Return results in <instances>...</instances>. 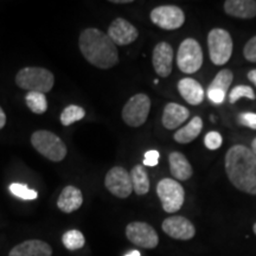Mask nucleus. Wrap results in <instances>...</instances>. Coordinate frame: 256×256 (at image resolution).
Returning <instances> with one entry per match:
<instances>
[{"label": "nucleus", "instance_id": "f257e3e1", "mask_svg": "<svg viewBox=\"0 0 256 256\" xmlns=\"http://www.w3.org/2000/svg\"><path fill=\"white\" fill-rule=\"evenodd\" d=\"M226 172L238 190L256 194V156L244 145H235L226 152Z\"/></svg>", "mask_w": 256, "mask_h": 256}, {"label": "nucleus", "instance_id": "f03ea898", "mask_svg": "<svg viewBox=\"0 0 256 256\" xmlns=\"http://www.w3.org/2000/svg\"><path fill=\"white\" fill-rule=\"evenodd\" d=\"M78 46L83 57L98 69H110L119 63L118 48L104 32L95 28L81 32Z\"/></svg>", "mask_w": 256, "mask_h": 256}, {"label": "nucleus", "instance_id": "7ed1b4c3", "mask_svg": "<svg viewBox=\"0 0 256 256\" xmlns=\"http://www.w3.org/2000/svg\"><path fill=\"white\" fill-rule=\"evenodd\" d=\"M16 83L19 88L28 92H49L55 84L54 74L40 66H26L16 75Z\"/></svg>", "mask_w": 256, "mask_h": 256}, {"label": "nucleus", "instance_id": "20e7f679", "mask_svg": "<svg viewBox=\"0 0 256 256\" xmlns=\"http://www.w3.org/2000/svg\"><path fill=\"white\" fill-rule=\"evenodd\" d=\"M31 144L40 154L51 162H62L68 153L66 144L62 142V139L50 130H36L31 136Z\"/></svg>", "mask_w": 256, "mask_h": 256}, {"label": "nucleus", "instance_id": "39448f33", "mask_svg": "<svg viewBox=\"0 0 256 256\" xmlns=\"http://www.w3.org/2000/svg\"><path fill=\"white\" fill-rule=\"evenodd\" d=\"M232 36L223 28H212L208 34L210 60L215 66H223L228 62L232 54Z\"/></svg>", "mask_w": 256, "mask_h": 256}, {"label": "nucleus", "instance_id": "423d86ee", "mask_svg": "<svg viewBox=\"0 0 256 256\" xmlns=\"http://www.w3.org/2000/svg\"><path fill=\"white\" fill-rule=\"evenodd\" d=\"M156 194L162 202V209L168 214L177 212L184 204V188L174 179H162L156 185Z\"/></svg>", "mask_w": 256, "mask_h": 256}, {"label": "nucleus", "instance_id": "0eeeda50", "mask_svg": "<svg viewBox=\"0 0 256 256\" xmlns=\"http://www.w3.org/2000/svg\"><path fill=\"white\" fill-rule=\"evenodd\" d=\"M203 51L194 38H186L180 43L177 52V66L184 74H194L202 68Z\"/></svg>", "mask_w": 256, "mask_h": 256}, {"label": "nucleus", "instance_id": "6e6552de", "mask_svg": "<svg viewBox=\"0 0 256 256\" xmlns=\"http://www.w3.org/2000/svg\"><path fill=\"white\" fill-rule=\"evenodd\" d=\"M151 110V100L146 94H136L122 108L124 122L130 127H140L146 122Z\"/></svg>", "mask_w": 256, "mask_h": 256}, {"label": "nucleus", "instance_id": "1a4fd4ad", "mask_svg": "<svg viewBox=\"0 0 256 256\" xmlns=\"http://www.w3.org/2000/svg\"><path fill=\"white\" fill-rule=\"evenodd\" d=\"M150 18L156 26L168 31L182 28L185 22L183 10L174 5H162L153 8Z\"/></svg>", "mask_w": 256, "mask_h": 256}, {"label": "nucleus", "instance_id": "9d476101", "mask_svg": "<svg viewBox=\"0 0 256 256\" xmlns=\"http://www.w3.org/2000/svg\"><path fill=\"white\" fill-rule=\"evenodd\" d=\"M104 186L118 198H127L133 191L132 179L126 168L115 166L110 168L104 178Z\"/></svg>", "mask_w": 256, "mask_h": 256}, {"label": "nucleus", "instance_id": "9b49d317", "mask_svg": "<svg viewBox=\"0 0 256 256\" xmlns=\"http://www.w3.org/2000/svg\"><path fill=\"white\" fill-rule=\"evenodd\" d=\"M126 236L136 246L153 249L158 246L159 236L150 224L145 222H132L126 226Z\"/></svg>", "mask_w": 256, "mask_h": 256}, {"label": "nucleus", "instance_id": "f8f14e48", "mask_svg": "<svg viewBox=\"0 0 256 256\" xmlns=\"http://www.w3.org/2000/svg\"><path fill=\"white\" fill-rule=\"evenodd\" d=\"M162 226L166 235L182 241H188L196 235V228L194 224L183 216L168 217L162 222Z\"/></svg>", "mask_w": 256, "mask_h": 256}, {"label": "nucleus", "instance_id": "ddd939ff", "mask_svg": "<svg viewBox=\"0 0 256 256\" xmlns=\"http://www.w3.org/2000/svg\"><path fill=\"white\" fill-rule=\"evenodd\" d=\"M107 34L115 46H128L139 37L136 28L124 18H116L108 28Z\"/></svg>", "mask_w": 256, "mask_h": 256}, {"label": "nucleus", "instance_id": "4468645a", "mask_svg": "<svg viewBox=\"0 0 256 256\" xmlns=\"http://www.w3.org/2000/svg\"><path fill=\"white\" fill-rule=\"evenodd\" d=\"M174 63V49L166 42H160L153 49L152 64L156 72L160 78H165L172 72Z\"/></svg>", "mask_w": 256, "mask_h": 256}, {"label": "nucleus", "instance_id": "2eb2a0df", "mask_svg": "<svg viewBox=\"0 0 256 256\" xmlns=\"http://www.w3.org/2000/svg\"><path fill=\"white\" fill-rule=\"evenodd\" d=\"M52 248L40 240H28L11 249L8 256H51Z\"/></svg>", "mask_w": 256, "mask_h": 256}, {"label": "nucleus", "instance_id": "dca6fc26", "mask_svg": "<svg viewBox=\"0 0 256 256\" xmlns=\"http://www.w3.org/2000/svg\"><path fill=\"white\" fill-rule=\"evenodd\" d=\"M83 204V196L80 188L68 185L60 192L57 206L64 214H72L74 211L78 210Z\"/></svg>", "mask_w": 256, "mask_h": 256}, {"label": "nucleus", "instance_id": "f3484780", "mask_svg": "<svg viewBox=\"0 0 256 256\" xmlns=\"http://www.w3.org/2000/svg\"><path fill=\"white\" fill-rule=\"evenodd\" d=\"M188 115L190 113L183 106L170 102L164 108L162 122L166 130H174L188 119Z\"/></svg>", "mask_w": 256, "mask_h": 256}, {"label": "nucleus", "instance_id": "a211bd4d", "mask_svg": "<svg viewBox=\"0 0 256 256\" xmlns=\"http://www.w3.org/2000/svg\"><path fill=\"white\" fill-rule=\"evenodd\" d=\"M178 92L188 104L192 106L200 104L204 100V90L196 80L185 78L178 82Z\"/></svg>", "mask_w": 256, "mask_h": 256}, {"label": "nucleus", "instance_id": "6ab92c4d", "mask_svg": "<svg viewBox=\"0 0 256 256\" xmlns=\"http://www.w3.org/2000/svg\"><path fill=\"white\" fill-rule=\"evenodd\" d=\"M224 11L235 18L252 19L256 17L255 0H226L224 2Z\"/></svg>", "mask_w": 256, "mask_h": 256}, {"label": "nucleus", "instance_id": "aec40b11", "mask_svg": "<svg viewBox=\"0 0 256 256\" xmlns=\"http://www.w3.org/2000/svg\"><path fill=\"white\" fill-rule=\"evenodd\" d=\"M170 171L178 180H188L192 176V166L180 152H172L168 156Z\"/></svg>", "mask_w": 256, "mask_h": 256}, {"label": "nucleus", "instance_id": "412c9836", "mask_svg": "<svg viewBox=\"0 0 256 256\" xmlns=\"http://www.w3.org/2000/svg\"><path fill=\"white\" fill-rule=\"evenodd\" d=\"M202 128H203V121L200 116H194L186 126L179 128L177 132L174 133V138L178 144H188L194 142L200 136Z\"/></svg>", "mask_w": 256, "mask_h": 256}, {"label": "nucleus", "instance_id": "4be33fe9", "mask_svg": "<svg viewBox=\"0 0 256 256\" xmlns=\"http://www.w3.org/2000/svg\"><path fill=\"white\" fill-rule=\"evenodd\" d=\"M130 179H132L133 190L138 196H144L150 191V178L146 170L142 165L134 166L130 171Z\"/></svg>", "mask_w": 256, "mask_h": 256}, {"label": "nucleus", "instance_id": "5701e85b", "mask_svg": "<svg viewBox=\"0 0 256 256\" xmlns=\"http://www.w3.org/2000/svg\"><path fill=\"white\" fill-rule=\"evenodd\" d=\"M25 102L30 110L34 114H44L48 110L46 96L43 92H28L25 96Z\"/></svg>", "mask_w": 256, "mask_h": 256}, {"label": "nucleus", "instance_id": "b1692460", "mask_svg": "<svg viewBox=\"0 0 256 256\" xmlns=\"http://www.w3.org/2000/svg\"><path fill=\"white\" fill-rule=\"evenodd\" d=\"M84 116H86V110H83L82 107L72 104L64 108L62 114H60V124L66 127V126H70V124L74 122H76V121L82 120Z\"/></svg>", "mask_w": 256, "mask_h": 256}, {"label": "nucleus", "instance_id": "393cba45", "mask_svg": "<svg viewBox=\"0 0 256 256\" xmlns=\"http://www.w3.org/2000/svg\"><path fill=\"white\" fill-rule=\"evenodd\" d=\"M63 244L68 250H78L84 247L86 238L83 234L78 230H69V232H64L62 238Z\"/></svg>", "mask_w": 256, "mask_h": 256}, {"label": "nucleus", "instance_id": "a878e982", "mask_svg": "<svg viewBox=\"0 0 256 256\" xmlns=\"http://www.w3.org/2000/svg\"><path fill=\"white\" fill-rule=\"evenodd\" d=\"M234 81V74L232 70L229 69H223L218 72V74L215 76L214 81L211 82L209 86V89H218V90H222L226 94L228 89L232 86Z\"/></svg>", "mask_w": 256, "mask_h": 256}, {"label": "nucleus", "instance_id": "bb28decb", "mask_svg": "<svg viewBox=\"0 0 256 256\" xmlns=\"http://www.w3.org/2000/svg\"><path fill=\"white\" fill-rule=\"evenodd\" d=\"M10 192L16 197L20 198V200H36L38 197V192L32 190V188H28L26 185L24 184H18V183H14L10 185Z\"/></svg>", "mask_w": 256, "mask_h": 256}, {"label": "nucleus", "instance_id": "cd10ccee", "mask_svg": "<svg viewBox=\"0 0 256 256\" xmlns=\"http://www.w3.org/2000/svg\"><path fill=\"white\" fill-rule=\"evenodd\" d=\"M241 98H247L249 100H255L256 95L252 87L249 86H238L230 92L229 94V101L230 104H235L236 101L240 100Z\"/></svg>", "mask_w": 256, "mask_h": 256}, {"label": "nucleus", "instance_id": "c85d7f7f", "mask_svg": "<svg viewBox=\"0 0 256 256\" xmlns=\"http://www.w3.org/2000/svg\"><path fill=\"white\" fill-rule=\"evenodd\" d=\"M222 136L218 132H210L208 133L204 138V144H206V148L209 150H218L222 145Z\"/></svg>", "mask_w": 256, "mask_h": 256}, {"label": "nucleus", "instance_id": "c756f323", "mask_svg": "<svg viewBox=\"0 0 256 256\" xmlns=\"http://www.w3.org/2000/svg\"><path fill=\"white\" fill-rule=\"evenodd\" d=\"M243 56L250 63H256V36L250 38L244 48H243Z\"/></svg>", "mask_w": 256, "mask_h": 256}, {"label": "nucleus", "instance_id": "7c9ffc66", "mask_svg": "<svg viewBox=\"0 0 256 256\" xmlns=\"http://www.w3.org/2000/svg\"><path fill=\"white\" fill-rule=\"evenodd\" d=\"M240 122L243 126H247L252 130H256V114L255 113H242L238 118Z\"/></svg>", "mask_w": 256, "mask_h": 256}, {"label": "nucleus", "instance_id": "2f4dec72", "mask_svg": "<svg viewBox=\"0 0 256 256\" xmlns=\"http://www.w3.org/2000/svg\"><path fill=\"white\" fill-rule=\"evenodd\" d=\"M158 162H159L158 151H156V150H151V151H147L145 153V159H144V165L145 166L154 168V166L158 165Z\"/></svg>", "mask_w": 256, "mask_h": 256}, {"label": "nucleus", "instance_id": "473e14b6", "mask_svg": "<svg viewBox=\"0 0 256 256\" xmlns=\"http://www.w3.org/2000/svg\"><path fill=\"white\" fill-rule=\"evenodd\" d=\"M208 96H209L211 102L218 104H222L224 98H226V92L218 90V89H208Z\"/></svg>", "mask_w": 256, "mask_h": 256}, {"label": "nucleus", "instance_id": "72a5a7b5", "mask_svg": "<svg viewBox=\"0 0 256 256\" xmlns=\"http://www.w3.org/2000/svg\"><path fill=\"white\" fill-rule=\"evenodd\" d=\"M5 124H6V114L5 112L2 110V108L0 107V130L4 128Z\"/></svg>", "mask_w": 256, "mask_h": 256}, {"label": "nucleus", "instance_id": "f704fd0d", "mask_svg": "<svg viewBox=\"0 0 256 256\" xmlns=\"http://www.w3.org/2000/svg\"><path fill=\"white\" fill-rule=\"evenodd\" d=\"M248 80L256 86V69L250 70V72H248Z\"/></svg>", "mask_w": 256, "mask_h": 256}, {"label": "nucleus", "instance_id": "c9c22d12", "mask_svg": "<svg viewBox=\"0 0 256 256\" xmlns=\"http://www.w3.org/2000/svg\"><path fill=\"white\" fill-rule=\"evenodd\" d=\"M113 4H130L132 0H112Z\"/></svg>", "mask_w": 256, "mask_h": 256}, {"label": "nucleus", "instance_id": "e433bc0d", "mask_svg": "<svg viewBox=\"0 0 256 256\" xmlns=\"http://www.w3.org/2000/svg\"><path fill=\"white\" fill-rule=\"evenodd\" d=\"M252 153H254V154L256 156V138L254 140H252Z\"/></svg>", "mask_w": 256, "mask_h": 256}, {"label": "nucleus", "instance_id": "4c0bfd02", "mask_svg": "<svg viewBox=\"0 0 256 256\" xmlns=\"http://www.w3.org/2000/svg\"><path fill=\"white\" fill-rule=\"evenodd\" d=\"M124 256H140V252L138 250H133V252H130L128 254H126Z\"/></svg>", "mask_w": 256, "mask_h": 256}, {"label": "nucleus", "instance_id": "58836bf2", "mask_svg": "<svg viewBox=\"0 0 256 256\" xmlns=\"http://www.w3.org/2000/svg\"><path fill=\"white\" fill-rule=\"evenodd\" d=\"M252 230H254V232H255V235H256V223L254 224V226H252Z\"/></svg>", "mask_w": 256, "mask_h": 256}]
</instances>
